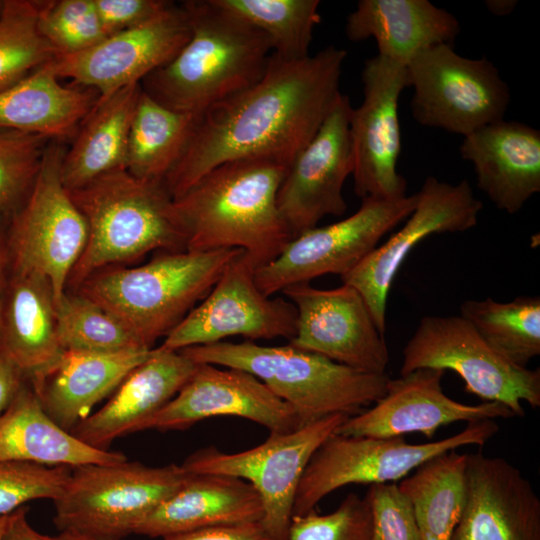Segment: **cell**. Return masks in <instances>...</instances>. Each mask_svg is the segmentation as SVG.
Returning a JSON list of instances; mask_svg holds the SVG:
<instances>
[{"label":"cell","instance_id":"obj_1","mask_svg":"<svg viewBox=\"0 0 540 540\" xmlns=\"http://www.w3.org/2000/svg\"><path fill=\"white\" fill-rule=\"evenodd\" d=\"M346 56L334 46L299 60L272 53L259 81L198 115L164 189L174 199L213 168L234 160L266 159L288 167L341 93Z\"/></svg>","mask_w":540,"mask_h":540},{"label":"cell","instance_id":"obj_2","mask_svg":"<svg viewBox=\"0 0 540 540\" xmlns=\"http://www.w3.org/2000/svg\"><path fill=\"white\" fill-rule=\"evenodd\" d=\"M287 167L266 159L225 162L173 199L186 250L240 249L255 269L293 238L277 204Z\"/></svg>","mask_w":540,"mask_h":540},{"label":"cell","instance_id":"obj_3","mask_svg":"<svg viewBox=\"0 0 540 540\" xmlns=\"http://www.w3.org/2000/svg\"><path fill=\"white\" fill-rule=\"evenodd\" d=\"M181 5L191 29L187 43L140 84L160 104L200 115L259 81L272 46L262 31L216 0H189Z\"/></svg>","mask_w":540,"mask_h":540},{"label":"cell","instance_id":"obj_4","mask_svg":"<svg viewBox=\"0 0 540 540\" xmlns=\"http://www.w3.org/2000/svg\"><path fill=\"white\" fill-rule=\"evenodd\" d=\"M240 249L157 252L135 267H107L86 278L75 292L111 313L153 349L212 289Z\"/></svg>","mask_w":540,"mask_h":540},{"label":"cell","instance_id":"obj_5","mask_svg":"<svg viewBox=\"0 0 540 540\" xmlns=\"http://www.w3.org/2000/svg\"><path fill=\"white\" fill-rule=\"evenodd\" d=\"M69 193L88 226L87 243L68 279L74 290L101 269L153 251L186 250L173 199L162 184L119 169Z\"/></svg>","mask_w":540,"mask_h":540},{"label":"cell","instance_id":"obj_6","mask_svg":"<svg viewBox=\"0 0 540 540\" xmlns=\"http://www.w3.org/2000/svg\"><path fill=\"white\" fill-rule=\"evenodd\" d=\"M179 352L198 364L252 374L286 402L303 425L334 414L361 413L384 396L390 380L387 373L360 371L289 343L221 341Z\"/></svg>","mask_w":540,"mask_h":540},{"label":"cell","instance_id":"obj_7","mask_svg":"<svg viewBox=\"0 0 540 540\" xmlns=\"http://www.w3.org/2000/svg\"><path fill=\"white\" fill-rule=\"evenodd\" d=\"M181 465L150 467L125 460L71 468L54 501V524L101 540H125L188 477Z\"/></svg>","mask_w":540,"mask_h":540},{"label":"cell","instance_id":"obj_8","mask_svg":"<svg viewBox=\"0 0 540 540\" xmlns=\"http://www.w3.org/2000/svg\"><path fill=\"white\" fill-rule=\"evenodd\" d=\"M499 431L494 419L470 422L457 434L421 444L403 437L343 436L326 439L310 458L297 488L293 516L313 509L348 484L395 483L423 463L466 445L483 446Z\"/></svg>","mask_w":540,"mask_h":540},{"label":"cell","instance_id":"obj_9","mask_svg":"<svg viewBox=\"0 0 540 540\" xmlns=\"http://www.w3.org/2000/svg\"><path fill=\"white\" fill-rule=\"evenodd\" d=\"M65 151L64 142H48L34 186L7 225L10 269L46 277L56 306L88 238L87 222L62 181Z\"/></svg>","mask_w":540,"mask_h":540},{"label":"cell","instance_id":"obj_10","mask_svg":"<svg viewBox=\"0 0 540 540\" xmlns=\"http://www.w3.org/2000/svg\"><path fill=\"white\" fill-rule=\"evenodd\" d=\"M451 370L465 391L498 402L517 417L522 403L540 407V369L515 365L496 352L462 316H425L403 349L400 375L417 369Z\"/></svg>","mask_w":540,"mask_h":540},{"label":"cell","instance_id":"obj_11","mask_svg":"<svg viewBox=\"0 0 540 540\" xmlns=\"http://www.w3.org/2000/svg\"><path fill=\"white\" fill-rule=\"evenodd\" d=\"M347 418L334 414L295 431L270 433L262 444L238 453L201 448L189 455L181 467L191 474L231 476L250 483L262 502L263 529L271 540H287L303 472L315 451Z\"/></svg>","mask_w":540,"mask_h":540},{"label":"cell","instance_id":"obj_12","mask_svg":"<svg viewBox=\"0 0 540 540\" xmlns=\"http://www.w3.org/2000/svg\"><path fill=\"white\" fill-rule=\"evenodd\" d=\"M406 71L412 117L420 125L464 137L504 119L510 90L486 58L462 57L439 44L418 52Z\"/></svg>","mask_w":540,"mask_h":540},{"label":"cell","instance_id":"obj_13","mask_svg":"<svg viewBox=\"0 0 540 540\" xmlns=\"http://www.w3.org/2000/svg\"><path fill=\"white\" fill-rule=\"evenodd\" d=\"M416 203L417 193L401 198H363L354 214L293 237L274 260L257 268L259 289L272 296L326 274L345 275L412 213Z\"/></svg>","mask_w":540,"mask_h":540},{"label":"cell","instance_id":"obj_14","mask_svg":"<svg viewBox=\"0 0 540 540\" xmlns=\"http://www.w3.org/2000/svg\"><path fill=\"white\" fill-rule=\"evenodd\" d=\"M255 267L242 252L224 269L212 289L164 338L159 348L180 351L241 336L247 341L294 337L297 313L284 298L265 295Z\"/></svg>","mask_w":540,"mask_h":540},{"label":"cell","instance_id":"obj_15","mask_svg":"<svg viewBox=\"0 0 540 540\" xmlns=\"http://www.w3.org/2000/svg\"><path fill=\"white\" fill-rule=\"evenodd\" d=\"M482 208V202L475 197L467 180L450 184L427 177L417 192L416 206L403 226L341 276L342 284L360 293L382 334L386 329L390 288L415 244L432 234L464 232L473 228Z\"/></svg>","mask_w":540,"mask_h":540},{"label":"cell","instance_id":"obj_16","mask_svg":"<svg viewBox=\"0 0 540 540\" xmlns=\"http://www.w3.org/2000/svg\"><path fill=\"white\" fill-rule=\"evenodd\" d=\"M364 98L352 108L349 128L354 156V187L363 198H401L407 181L397 171L401 153L398 102L408 87L406 66L379 55L365 60Z\"/></svg>","mask_w":540,"mask_h":540},{"label":"cell","instance_id":"obj_17","mask_svg":"<svg viewBox=\"0 0 540 540\" xmlns=\"http://www.w3.org/2000/svg\"><path fill=\"white\" fill-rule=\"evenodd\" d=\"M282 293L297 313L294 347L369 373H386L388 347L372 315L353 287L319 289L302 283Z\"/></svg>","mask_w":540,"mask_h":540},{"label":"cell","instance_id":"obj_18","mask_svg":"<svg viewBox=\"0 0 540 540\" xmlns=\"http://www.w3.org/2000/svg\"><path fill=\"white\" fill-rule=\"evenodd\" d=\"M191 29L183 6L173 4L153 20L110 36L93 47L56 54L46 65L60 78H69L97 91L98 99L140 84L172 60L187 43Z\"/></svg>","mask_w":540,"mask_h":540},{"label":"cell","instance_id":"obj_19","mask_svg":"<svg viewBox=\"0 0 540 540\" xmlns=\"http://www.w3.org/2000/svg\"><path fill=\"white\" fill-rule=\"evenodd\" d=\"M349 97L340 93L311 141L287 167L277 194L279 211L293 237L325 216L347 210L343 186L353 174Z\"/></svg>","mask_w":540,"mask_h":540},{"label":"cell","instance_id":"obj_20","mask_svg":"<svg viewBox=\"0 0 540 540\" xmlns=\"http://www.w3.org/2000/svg\"><path fill=\"white\" fill-rule=\"evenodd\" d=\"M217 416L241 417L270 433H287L303 426L295 411L252 374L197 363L178 393L140 431L184 430Z\"/></svg>","mask_w":540,"mask_h":540},{"label":"cell","instance_id":"obj_21","mask_svg":"<svg viewBox=\"0 0 540 540\" xmlns=\"http://www.w3.org/2000/svg\"><path fill=\"white\" fill-rule=\"evenodd\" d=\"M444 370L417 369L390 379L373 407L348 417L335 433L343 436L392 438L420 433L433 439L437 430L455 422L512 418L513 412L498 402L464 404L442 388Z\"/></svg>","mask_w":540,"mask_h":540},{"label":"cell","instance_id":"obj_22","mask_svg":"<svg viewBox=\"0 0 540 540\" xmlns=\"http://www.w3.org/2000/svg\"><path fill=\"white\" fill-rule=\"evenodd\" d=\"M450 540H540V499L520 469L467 453L465 501Z\"/></svg>","mask_w":540,"mask_h":540},{"label":"cell","instance_id":"obj_23","mask_svg":"<svg viewBox=\"0 0 540 540\" xmlns=\"http://www.w3.org/2000/svg\"><path fill=\"white\" fill-rule=\"evenodd\" d=\"M196 367L197 363L179 351L154 348L128 373L110 399L71 433L93 448L108 450L115 439L140 431L178 393Z\"/></svg>","mask_w":540,"mask_h":540},{"label":"cell","instance_id":"obj_24","mask_svg":"<svg viewBox=\"0 0 540 540\" xmlns=\"http://www.w3.org/2000/svg\"><path fill=\"white\" fill-rule=\"evenodd\" d=\"M460 153L500 210L515 214L540 191V131L527 124L503 119L480 127L464 136Z\"/></svg>","mask_w":540,"mask_h":540},{"label":"cell","instance_id":"obj_25","mask_svg":"<svg viewBox=\"0 0 540 540\" xmlns=\"http://www.w3.org/2000/svg\"><path fill=\"white\" fill-rule=\"evenodd\" d=\"M153 349L113 354L63 350L28 379L44 411L71 432Z\"/></svg>","mask_w":540,"mask_h":540},{"label":"cell","instance_id":"obj_26","mask_svg":"<svg viewBox=\"0 0 540 540\" xmlns=\"http://www.w3.org/2000/svg\"><path fill=\"white\" fill-rule=\"evenodd\" d=\"M262 517L261 499L250 483L231 476L189 473L134 534L164 538L208 527L260 522Z\"/></svg>","mask_w":540,"mask_h":540},{"label":"cell","instance_id":"obj_27","mask_svg":"<svg viewBox=\"0 0 540 540\" xmlns=\"http://www.w3.org/2000/svg\"><path fill=\"white\" fill-rule=\"evenodd\" d=\"M345 32L355 42L375 39L379 56L406 66L424 49L453 46L460 24L428 0H360L347 17Z\"/></svg>","mask_w":540,"mask_h":540},{"label":"cell","instance_id":"obj_28","mask_svg":"<svg viewBox=\"0 0 540 540\" xmlns=\"http://www.w3.org/2000/svg\"><path fill=\"white\" fill-rule=\"evenodd\" d=\"M0 351L27 378L63 352L55 298L46 277L10 269L0 301Z\"/></svg>","mask_w":540,"mask_h":540},{"label":"cell","instance_id":"obj_29","mask_svg":"<svg viewBox=\"0 0 540 540\" xmlns=\"http://www.w3.org/2000/svg\"><path fill=\"white\" fill-rule=\"evenodd\" d=\"M125 460L123 453L93 448L61 428L26 382L0 413V461L74 468Z\"/></svg>","mask_w":540,"mask_h":540},{"label":"cell","instance_id":"obj_30","mask_svg":"<svg viewBox=\"0 0 540 540\" xmlns=\"http://www.w3.org/2000/svg\"><path fill=\"white\" fill-rule=\"evenodd\" d=\"M97 93L64 86L45 64L0 92V129L64 142L73 139Z\"/></svg>","mask_w":540,"mask_h":540},{"label":"cell","instance_id":"obj_31","mask_svg":"<svg viewBox=\"0 0 540 540\" xmlns=\"http://www.w3.org/2000/svg\"><path fill=\"white\" fill-rule=\"evenodd\" d=\"M141 91V84H133L97 100L62 160L61 177L68 191L125 169L130 127Z\"/></svg>","mask_w":540,"mask_h":540},{"label":"cell","instance_id":"obj_32","mask_svg":"<svg viewBox=\"0 0 540 540\" xmlns=\"http://www.w3.org/2000/svg\"><path fill=\"white\" fill-rule=\"evenodd\" d=\"M197 118L160 104L142 90L130 127L125 170L162 184L181 157Z\"/></svg>","mask_w":540,"mask_h":540},{"label":"cell","instance_id":"obj_33","mask_svg":"<svg viewBox=\"0 0 540 540\" xmlns=\"http://www.w3.org/2000/svg\"><path fill=\"white\" fill-rule=\"evenodd\" d=\"M467 453L445 452L419 466L398 486L409 498L420 540H450L465 501Z\"/></svg>","mask_w":540,"mask_h":540},{"label":"cell","instance_id":"obj_34","mask_svg":"<svg viewBox=\"0 0 540 540\" xmlns=\"http://www.w3.org/2000/svg\"><path fill=\"white\" fill-rule=\"evenodd\" d=\"M460 316L511 363L527 367L540 354V298L518 296L509 302L488 297L466 300Z\"/></svg>","mask_w":540,"mask_h":540},{"label":"cell","instance_id":"obj_35","mask_svg":"<svg viewBox=\"0 0 540 540\" xmlns=\"http://www.w3.org/2000/svg\"><path fill=\"white\" fill-rule=\"evenodd\" d=\"M232 14L262 31L272 53L288 60L309 56L314 28L320 23L318 0H216Z\"/></svg>","mask_w":540,"mask_h":540},{"label":"cell","instance_id":"obj_36","mask_svg":"<svg viewBox=\"0 0 540 540\" xmlns=\"http://www.w3.org/2000/svg\"><path fill=\"white\" fill-rule=\"evenodd\" d=\"M56 320L62 350L104 354L150 350L121 321L78 292H65L56 306Z\"/></svg>","mask_w":540,"mask_h":540},{"label":"cell","instance_id":"obj_37","mask_svg":"<svg viewBox=\"0 0 540 540\" xmlns=\"http://www.w3.org/2000/svg\"><path fill=\"white\" fill-rule=\"evenodd\" d=\"M39 0H4L0 15V92L57 54L37 27Z\"/></svg>","mask_w":540,"mask_h":540},{"label":"cell","instance_id":"obj_38","mask_svg":"<svg viewBox=\"0 0 540 540\" xmlns=\"http://www.w3.org/2000/svg\"><path fill=\"white\" fill-rule=\"evenodd\" d=\"M50 140L0 129V219L8 220L27 200Z\"/></svg>","mask_w":540,"mask_h":540},{"label":"cell","instance_id":"obj_39","mask_svg":"<svg viewBox=\"0 0 540 540\" xmlns=\"http://www.w3.org/2000/svg\"><path fill=\"white\" fill-rule=\"evenodd\" d=\"M37 27L57 54L87 50L107 37L94 0H39Z\"/></svg>","mask_w":540,"mask_h":540},{"label":"cell","instance_id":"obj_40","mask_svg":"<svg viewBox=\"0 0 540 540\" xmlns=\"http://www.w3.org/2000/svg\"><path fill=\"white\" fill-rule=\"evenodd\" d=\"M71 468L24 461H0V516L36 499L55 501L64 491Z\"/></svg>","mask_w":540,"mask_h":540},{"label":"cell","instance_id":"obj_41","mask_svg":"<svg viewBox=\"0 0 540 540\" xmlns=\"http://www.w3.org/2000/svg\"><path fill=\"white\" fill-rule=\"evenodd\" d=\"M371 514L365 497L348 494L328 514L315 509L292 516L287 540H370Z\"/></svg>","mask_w":540,"mask_h":540},{"label":"cell","instance_id":"obj_42","mask_svg":"<svg viewBox=\"0 0 540 540\" xmlns=\"http://www.w3.org/2000/svg\"><path fill=\"white\" fill-rule=\"evenodd\" d=\"M364 497L371 514L370 540H420L413 506L397 483L370 485Z\"/></svg>","mask_w":540,"mask_h":540},{"label":"cell","instance_id":"obj_43","mask_svg":"<svg viewBox=\"0 0 540 540\" xmlns=\"http://www.w3.org/2000/svg\"><path fill=\"white\" fill-rule=\"evenodd\" d=\"M107 36L135 28L158 17L173 3L165 0H94Z\"/></svg>","mask_w":540,"mask_h":540},{"label":"cell","instance_id":"obj_44","mask_svg":"<svg viewBox=\"0 0 540 540\" xmlns=\"http://www.w3.org/2000/svg\"><path fill=\"white\" fill-rule=\"evenodd\" d=\"M162 540H271L260 522L221 525L170 535Z\"/></svg>","mask_w":540,"mask_h":540},{"label":"cell","instance_id":"obj_45","mask_svg":"<svg viewBox=\"0 0 540 540\" xmlns=\"http://www.w3.org/2000/svg\"><path fill=\"white\" fill-rule=\"evenodd\" d=\"M28 511L24 505L8 515L0 540H69L66 532L50 536L35 530L28 521Z\"/></svg>","mask_w":540,"mask_h":540},{"label":"cell","instance_id":"obj_46","mask_svg":"<svg viewBox=\"0 0 540 540\" xmlns=\"http://www.w3.org/2000/svg\"><path fill=\"white\" fill-rule=\"evenodd\" d=\"M27 376L0 351V413L25 383Z\"/></svg>","mask_w":540,"mask_h":540},{"label":"cell","instance_id":"obj_47","mask_svg":"<svg viewBox=\"0 0 540 540\" xmlns=\"http://www.w3.org/2000/svg\"><path fill=\"white\" fill-rule=\"evenodd\" d=\"M8 220L0 219V301L10 273V258L7 246Z\"/></svg>","mask_w":540,"mask_h":540},{"label":"cell","instance_id":"obj_48","mask_svg":"<svg viewBox=\"0 0 540 540\" xmlns=\"http://www.w3.org/2000/svg\"><path fill=\"white\" fill-rule=\"evenodd\" d=\"M516 1H506V0H494L487 1L486 5L490 12L496 15H506L513 11L516 6Z\"/></svg>","mask_w":540,"mask_h":540},{"label":"cell","instance_id":"obj_49","mask_svg":"<svg viewBox=\"0 0 540 540\" xmlns=\"http://www.w3.org/2000/svg\"><path fill=\"white\" fill-rule=\"evenodd\" d=\"M63 532H66V531H63ZM66 533L69 536V540H101V539L92 538L83 534H79L76 532H66Z\"/></svg>","mask_w":540,"mask_h":540},{"label":"cell","instance_id":"obj_50","mask_svg":"<svg viewBox=\"0 0 540 540\" xmlns=\"http://www.w3.org/2000/svg\"><path fill=\"white\" fill-rule=\"evenodd\" d=\"M7 516H0V539H1V536H2V533H3V530L5 528V525H6V521H7Z\"/></svg>","mask_w":540,"mask_h":540},{"label":"cell","instance_id":"obj_51","mask_svg":"<svg viewBox=\"0 0 540 540\" xmlns=\"http://www.w3.org/2000/svg\"><path fill=\"white\" fill-rule=\"evenodd\" d=\"M4 6V0H0V15Z\"/></svg>","mask_w":540,"mask_h":540}]
</instances>
